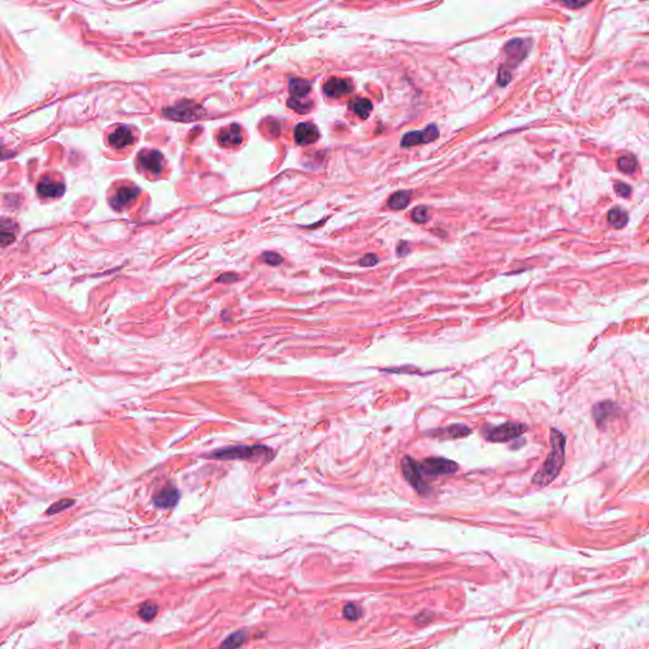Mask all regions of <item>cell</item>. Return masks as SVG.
I'll list each match as a JSON object with an SVG mask.
<instances>
[{"instance_id": "cell-25", "label": "cell", "mask_w": 649, "mask_h": 649, "mask_svg": "<svg viewBox=\"0 0 649 649\" xmlns=\"http://www.w3.org/2000/svg\"><path fill=\"white\" fill-rule=\"evenodd\" d=\"M618 168L620 171L625 174L634 173L635 169H637V160L634 159V156H621L618 159Z\"/></svg>"}, {"instance_id": "cell-31", "label": "cell", "mask_w": 649, "mask_h": 649, "mask_svg": "<svg viewBox=\"0 0 649 649\" xmlns=\"http://www.w3.org/2000/svg\"><path fill=\"white\" fill-rule=\"evenodd\" d=\"M263 259L266 264H269V265H279V264L283 261L282 256L278 255V254L275 253H265L263 255Z\"/></svg>"}, {"instance_id": "cell-32", "label": "cell", "mask_w": 649, "mask_h": 649, "mask_svg": "<svg viewBox=\"0 0 649 649\" xmlns=\"http://www.w3.org/2000/svg\"><path fill=\"white\" fill-rule=\"evenodd\" d=\"M510 80H511V74H510V71L506 70V69H503V68L500 69L499 78H497V81H499L500 85H501V86L507 85V84L510 83Z\"/></svg>"}, {"instance_id": "cell-16", "label": "cell", "mask_w": 649, "mask_h": 649, "mask_svg": "<svg viewBox=\"0 0 649 649\" xmlns=\"http://www.w3.org/2000/svg\"><path fill=\"white\" fill-rule=\"evenodd\" d=\"M133 133H132L131 128L126 126H119L109 136V145L115 148H118V150L129 146V145L133 144Z\"/></svg>"}, {"instance_id": "cell-19", "label": "cell", "mask_w": 649, "mask_h": 649, "mask_svg": "<svg viewBox=\"0 0 649 649\" xmlns=\"http://www.w3.org/2000/svg\"><path fill=\"white\" fill-rule=\"evenodd\" d=\"M17 226L10 219L0 221V246H8L15 240Z\"/></svg>"}, {"instance_id": "cell-9", "label": "cell", "mask_w": 649, "mask_h": 649, "mask_svg": "<svg viewBox=\"0 0 649 649\" xmlns=\"http://www.w3.org/2000/svg\"><path fill=\"white\" fill-rule=\"evenodd\" d=\"M137 160L140 166L151 174H160L164 169V156L156 150L142 151Z\"/></svg>"}, {"instance_id": "cell-23", "label": "cell", "mask_w": 649, "mask_h": 649, "mask_svg": "<svg viewBox=\"0 0 649 649\" xmlns=\"http://www.w3.org/2000/svg\"><path fill=\"white\" fill-rule=\"evenodd\" d=\"M351 109H353L360 118L365 119L369 117L370 112H372L373 109V104L369 99H365V98H357V99L353 100V103H351Z\"/></svg>"}, {"instance_id": "cell-14", "label": "cell", "mask_w": 649, "mask_h": 649, "mask_svg": "<svg viewBox=\"0 0 649 649\" xmlns=\"http://www.w3.org/2000/svg\"><path fill=\"white\" fill-rule=\"evenodd\" d=\"M505 54L508 63L515 66L528 54V44L523 39H512L506 44Z\"/></svg>"}, {"instance_id": "cell-1", "label": "cell", "mask_w": 649, "mask_h": 649, "mask_svg": "<svg viewBox=\"0 0 649 649\" xmlns=\"http://www.w3.org/2000/svg\"><path fill=\"white\" fill-rule=\"evenodd\" d=\"M550 444L552 452L548 454L543 467L532 477V484L539 487L548 486L552 483L558 474L561 473L562 467L564 464V455H566V436L560 430L553 428L550 430Z\"/></svg>"}, {"instance_id": "cell-18", "label": "cell", "mask_w": 649, "mask_h": 649, "mask_svg": "<svg viewBox=\"0 0 649 649\" xmlns=\"http://www.w3.org/2000/svg\"><path fill=\"white\" fill-rule=\"evenodd\" d=\"M619 407L611 401H603L600 404H596L592 410V416L595 418L597 426H602L603 422L609 420L613 415L618 412Z\"/></svg>"}, {"instance_id": "cell-33", "label": "cell", "mask_w": 649, "mask_h": 649, "mask_svg": "<svg viewBox=\"0 0 649 649\" xmlns=\"http://www.w3.org/2000/svg\"><path fill=\"white\" fill-rule=\"evenodd\" d=\"M615 192L618 193L620 197H629L630 192H632V188L629 185L624 184V183H616L615 184Z\"/></svg>"}, {"instance_id": "cell-6", "label": "cell", "mask_w": 649, "mask_h": 649, "mask_svg": "<svg viewBox=\"0 0 649 649\" xmlns=\"http://www.w3.org/2000/svg\"><path fill=\"white\" fill-rule=\"evenodd\" d=\"M439 137V129L435 124H430L423 131H411L405 135L401 140L402 147H411L418 144H429Z\"/></svg>"}, {"instance_id": "cell-8", "label": "cell", "mask_w": 649, "mask_h": 649, "mask_svg": "<svg viewBox=\"0 0 649 649\" xmlns=\"http://www.w3.org/2000/svg\"><path fill=\"white\" fill-rule=\"evenodd\" d=\"M471 429L463 423H454V425L445 426V428H436L433 430H428L425 433L429 438H436L439 440H450V439H460L469 435Z\"/></svg>"}, {"instance_id": "cell-17", "label": "cell", "mask_w": 649, "mask_h": 649, "mask_svg": "<svg viewBox=\"0 0 649 649\" xmlns=\"http://www.w3.org/2000/svg\"><path fill=\"white\" fill-rule=\"evenodd\" d=\"M218 142L221 146L234 147L242 142V132L237 124H232L229 128H225L219 132Z\"/></svg>"}, {"instance_id": "cell-3", "label": "cell", "mask_w": 649, "mask_h": 649, "mask_svg": "<svg viewBox=\"0 0 649 649\" xmlns=\"http://www.w3.org/2000/svg\"><path fill=\"white\" fill-rule=\"evenodd\" d=\"M526 429H528L526 425H523V423L507 421V422L495 426V428L487 426V428L483 429V435L487 440L494 441V443H505V441H510L513 440V439L520 438L525 433Z\"/></svg>"}, {"instance_id": "cell-36", "label": "cell", "mask_w": 649, "mask_h": 649, "mask_svg": "<svg viewBox=\"0 0 649 649\" xmlns=\"http://www.w3.org/2000/svg\"><path fill=\"white\" fill-rule=\"evenodd\" d=\"M407 253H409V248H407V243L402 242L401 245H399V248H398V255L399 256H405V255H407Z\"/></svg>"}, {"instance_id": "cell-24", "label": "cell", "mask_w": 649, "mask_h": 649, "mask_svg": "<svg viewBox=\"0 0 649 649\" xmlns=\"http://www.w3.org/2000/svg\"><path fill=\"white\" fill-rule=\"evenodd\" d=\"M411 194L410 192H397L393 195H391L388 200V206L392 209H404L409 206Z\"/></svg>"}, {"instance_id": "cell-7", "label": "cell", "mask_w": 649, "mask_h": 649, "mask_svg": "<svg viewBox=\"0 0 649 649\" xmlns=\"http://www.w3.org/2000/svg\"><path fill=\"white\" fill-rule=\"evenodd\" d=\"M202 112L203 110L200 109L199 105H197L193 102H189V100L188 102L187 100H183V102L177 103L174 107L165 109V115L168 117L177 119V121H190V119L198 118L202 115Z\"/></svg>"}, {"instance_id": "cell-30", "label": "cell", "mask_w": 649, "mask_h": 649, "mask_svg": "<svg viewBox=\"0 0 649 649\" xmlns=\"http://www.w3.org/2000/svg\"><path fill=\"white\" fill-rule=\"evenodd\" d=\"M71 505H74L73 500H61V501H57L56 503L51 506V507L47 510V513H57L60 511L65 510V508L70 507Z\"/></svg>"}, {"instance_id": "cell-11", "label": "cell", "mask_w": 649, "mask_h": 649, "mask_svg": "<svg viewBox=\"0 0 649 649\" xmlns=\"http://www.w3.org/2000/svg\"><path fill=\"white\" fill-rule=\"evenodd\" d=\"M140 190L135 187H121L110 199V206L117 211L131 206L139 197Z\"/></svg>"}, {"instance_id": "cell-35", "label": "cell", "mask_w": 649, "mask_h": 649, "mask_svg": "<svg viewBox=\"0 0 649 649\" xmlns=\"http://www.w3.org/2000/svg\"><path fill=\"white\" fill-rule=\"evenodd\" d=\"M218 282H225V283H231V282H236L237 277L234 274H222L221 277H218Z\"/></svg>"}, {"instance_id": "cell-20", "label": "cell", "mask_w": 649, "mask_h": 649, "mask_svg": "<svg viewBox=\"0 0 649 649\" xmlns=\"http://www.w3.org/2000/svg\"><path fill=\"white\" fill-rule=\"evenodd\" d=\"M289 92L293 99H304L311 92V84L304 79H290Z\"/></svg>"}, {"instance_id": "cell-10", "label": "cell", "mask_w": 649, "mask_h": 649, "mask_svg": "<svg viewBox=\"0 0 649 649\" xmlns=\"http://www.w3.org/2000/svg\"><path fill=\"white\" fill-rule=\"evenodd\" d=\"M65 192V185L51 176H43L37 184V193L42 198H57Z\"/></svg>"}, {"instance_id": "cell-2", "label": "cell", "mask_w": 649, "mask_h": 649, "mask_svg": "<svg viewBox=\"0 0 649 649\" xmlns=\"http://www.w3.org/2000/svg\"><path fill=\"white\" fill-rule=\"evenodd\" d=\"M209 458L219 460H250V462H267L274 458V453L270 447L264 445H237V446L225 447L209 454Z\"/></svg>"}, {"instance_id": "cell-28", "label": "cell", "mask_w": 649, "mask_h": 649, "mask_svg": "<svg viewBox=\"0 0 649 649\" xmlns=\"http://www.w3.org/2000/svg\"><path fill=\"white\" fill-rule=\"evenodd\" d=\"M363 615V611L360 609L359 605L356 603H348V605L344 608V616H345L348 620H357L360 616Z\"/></svg>"}, {"instance_id": "cell-37", "label": "cell", "mask_w": 649, "mask_h": 649, "mask_svg": "<svg viewBox=\"0 0 649 649\" xmlns=\"http://www.w3.org/2000/svg\"><path fill=\"white\" fill-rule=\"evenodd\" d=\"M564 5H567V7H584V5H586V3H582V4H569V3H566Z\"/></svg>"}, {"instance_id": "cell-21", "label": "cell", "mask_w": 649, "mask_h": 649, "mask_svg": "<svg viewBox=\"0 0 649 649\" xmlns=\"http://www.w3.org/2000/svg\"><path fill=\"white\" fill-rule=\"evenodd\" d=\"M248 639V633L245 630L232 633L230 637H227L221 644L219 649H238Z\"/></svg>"}, {"instance_id": "cell-29", "label": "cell", "mask_w": 649, "mask_h": 649, "mask_svg": "<svg viewBox=\"0 0 649 649\" xmlns=\"http://www.w3.org/2000/svg\"><path fill=\"white\" fill-rule=\"evenodd\" d=\"M411 218L417 223H425L429 221V209L423 206L416 207L411 213Z\"/></svg>"}, {"instance_id": "cell-5", "label": "cell", "mask_w": 649, "mask_h": 649, "mask_svg": "<svg viewBox=\"0 0 649 649\" xmlns=\"http://www.w3.org/2000/svg\"><path fill=\"white\" fill-rule=\"evenodd\" d=\"M401 468H402V473H404L405 479L411 484L418 494H423V492L429 491L428 484L423 482L422 474H421L420 469H418V464L412 459L411 457L406 455V457L402 458Z\"/></svg>"}, {"instance_id": "cell-26", "label": "cell", "mask_w": 649, "mask_h": 649, "mask_svg": "<svg viewBox=\"0 0 649 649\" xmlns=\"http://www.w3.org/2000/svg\"><path fill=\"white\" fill-rule=\"evenodd\" d=\"M156 614H158V606H156V603L151 602V601H147V602L142 603V605L140 606L139 615L140 618L145 620V621H150V620H152L153 618H155Z\"/></svg>"}, {"instance_id": "cell-34", "label": "cell", "mask_w": 649, "mask_h": 649, "mask_svg": "<svg viewBox=\"0 0 649 649\" xmlns=\"http://www.w3.org/2000/svg\"><path fill=\"white\" fill-rule=\"evenodd\" d=\"M378 263V258L374 255V254H368L365 255L364 258L360 260V265L362 266H373Z\"/></svg>"}, {"instance_id": "cell-4", "label": "cell", "mask_w": 649, "mask_h": 649, "mask_svg": "<svg viewBox=\"0 0 649 649\" xmlns=\"http://www.w3.org/2000/svg\"><path fill=\"white\" fill-rule=\"evenodd\" d=\"M421 474L426 476H444L453 474L459 469V465L446 458H428L418 464Z\"/></svg>"}, {"instance_id": "cell-27", "label": "cell", "mask_w": 649, "mask_h": 649, "mask_svg": "<svg viewBox=\"0 0 649 649\" xmlns=\"http://www.w3.org/2000/svg\"><path fill=\"white\" fill-rule=\"evenodd\" d=\"M288 105H289L292 109L297 110V112L306 113L311 109L312 102L311 100H306V99H293V98H290V99L288 100Z\"/></svg>"}, {"instance_id": "cell-12", "label": "cell", "mask_w": 649, "mask_h": 649, "mask_svg": "<svg viewBox=\"0 0 649 649\" xmlns=\"http://www.w3.org/2000/svg\"><path fill=\"white\" fill-rule=\"evenodd\" d=\"M319 129L314 123H309V122L299 123L295 129V140L297 144L301 145V146L315 144L319 140Z\"/></svg>"}, {"instance_id": "cell-15", "label": "cell", "mask_w": 649, "mask_h": 649, "mask_svg": "<svg viewBox=\"0 0 649 649\" xmlns=\"http://www.w3.org/2000/svg\"><path fill=\"white\" fill-rule=\"evenodd\" d=\"M324 90L326 95L331 98H339L341 95H345L351 93L353 90V84L351 81L345 80L340 78H331L330 80L326 81Z\"/></svg>"}, {"instance_id": "cell-13", "label": "cell", "mask_w": 649, "mask_h": 649, "mask_svg": "<svg viewBox=\"0 0 649 649\" xmlns=\"http://www.w3.org/2000/svg\"><path fill=\"white\" fill-rule=\"evenodd\" d=\"M180 499V494L179 491L173 486H169L165 487V488L160 489L159 492H156L152 497V501L155 503L156 507L159 508H170L174 507L176 505L177 501Z\"/></svg>"}, {"instance_id": "cell-22", "label": "cell", "mask_w": 649, "mask_h": 649, "mask_svg": "<svg viewBox=\"0 0 649 649\" xmlns=\"http://www.w3.org/2000/svg\"><path fill=\"white\" fill-rule=\"evenodd\" d=\"M608 221L609 223H610L613 227H615V229H621V227H624L628 222L626 212H625L624 209L619 208V207H615V208L609 211Z\"/></svg>"}]
</instances>
